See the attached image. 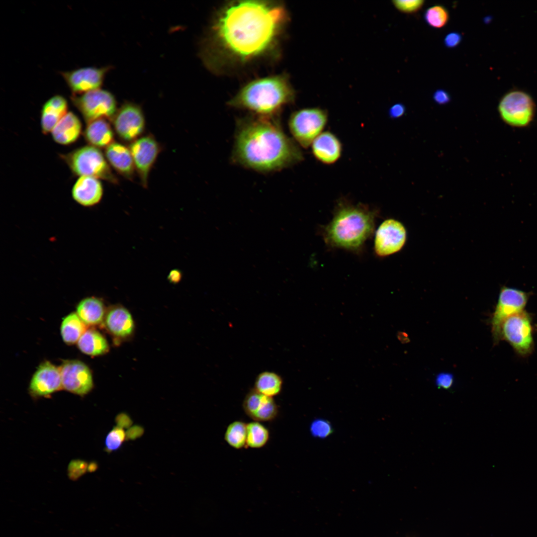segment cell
I'll return each mask as SVG.
<instances>
[{"instance_id": "1", "label": "cell", "mask_w": 537, "mask_h": 537, "mask_svg": "<svg viewBox=\"0 0 537 537\" xmlns=\"http://www.w3.org/2000/svg\"><path fill=\"white\" fill-rule=\"evenodd\" d=\"M287 20L286 10L280 4L258 0L228 4L211 25L203 44V59L219 51L240 62L259 58L272 49Z\"/></svg>"}, {"instance_id": "2", "label": "cell", "mask_w": 537, "mask_h": 537, "mask_svg": "<svg viewBox=\"0 0 537 537\" xmlns=\"http://www.w3.org/2000/svg\"><path fill=\"white\" fill-rule=\"evenodd\" d=\"M232 159L244 167L269 172L301 162L303 155L273 116L257 115L238 121Z\"/></svg>"}, {"instance_id": "3", "label": "cell", "mask_w": 537, "mask_h": 537, "mask_svg": "<svg viewBox=\"0 0 537 537\" xmlns=\"http://www.w3.org/2000/svg\"><path fill=\"white\" fill-rule=\"evenodd\" d=\"M376 215L377 211L366 204L340 199L333 218L323 230L326 243L334 247L358 250L372 234Z\"/></svg>"}, {"instance_id": "4", "label": "cell", "mask_w": 537, "mask_h": 537, "mask_svg": "<svg viewBox=\"0 0 537 537\" xmlns=\"http://www.w3.org/2000/svg\"><path fill=\"white\" fill-rule=\"evenodd\" d=\"M294 96L293 89L285 77L273 76L248 84L228 104L258 115L273 116L284 105L292 102Z\"/></svg>"}, {"instance_id": "5", "label": "cell", "mask_w": 537, "mask_h": 537, "mask_svg": "<svg viewBox=\"0 0 537 537\" xmlns=\"http://www.w3.org/2000/svg\"><path fill=\"white\" fill-rule=\"evenodd\" d=\"M62 156L75 175L92 177L113 183L118 182L106 159L98 148L85 146Z\"/></svg>"}, {"instance_id": "6", "label": "cell", "mask_w": 537, "mask_h": 537, "mask_svg": "<svg viewBox=\"0 0 537 537\" xmlns=\"http://www.w3.org/2000/svg\"><path fill=\"white\" fill-rule=\"evenodd\" d=\"M328 121L326 110L318 107H308L294 112L288 126L294 140L304 148L310 147L323 132Z\"/></svg>"}, {"instance_id": "7", "label": "cell", "mask_w": 537, "mask_h": 537, "mask_svg": "<svg viewBox=\"0 0 537 537\" xmlns=\"http://www.w3.org/2000/svg\"><path fill=\"white\" fill-rule=\"evenodd\" d=\"M534 327L531 315L524 310L504 321L500 331V341L508 342L519 356L525 357L534 349Z\"/></svg>"}, {"instance_id": "8", "label": "cell", "mask_w": 537, "mask_h": 537, "mask_svg": "<svg viewBox=\"0 0 537 537\" xmlns=\"http://www.w3.org/2000/svg\"><path fill=\"white\" fill-rule=\"evenodd\" d=\"M498 111L502 121L509 126L524 128L533 121L536 105L527 92L514 90L506 92L501 98Z\"/></svg>"}, {"instance_id": "9", "label": "cell", "mask_w": 537, "mask_h": 537, "mask_svg": "<svg viewBox=\"0 0 537 537\" xmlns=\"http://www.w3.org/2000/svg\"><path fill=\"white\" fill-rule=\"evenodd\" d=\"M71 99L87 123L101 118L111 120L118 109L114 96L100 89L72 94Z\"/></svg>"}, {"instance_id": "10", "label": "cell", "mask_w": 537, "mask_h": 537, "mask_svg": "<svg viewBox=\"0 0 537 537\" xmlns=\"http://www.w3.org/2000/svg\"><path fill=\"white\" fill-rule=\"evenodd\" d=\"M529 293L504 286L501 288L497 303L491 319L492 333L495 343L500 341L502 324L510 316L525 310Z\"/></svg>"}, {"instance_id": "11", "label": "cell", "mask_w": 537, "mask_h": 537, "mask_svg": "<svg viewBox=\"0 0 537 537\" xmlns=\"http://www.w3.org/2000/svg\"><path fill=\"white\" fill-rule=\"evenodd\" d=\"M116 134L123 141L133 142L143 133L145 119L141 107L126 102L117 109L111 120Z\"/></svg>"}, {"instance_id": "12", "label": "cell", "mask_w": 537, "mask_h": 537, "mask_svg": "<svg viewBox=\"0 0 537 537\" xmlns=\"http://www.w3.org/2000/svg\"><path fill=\"white\" fill-rule=\"evenodd\" d=\"M129 148L141 183L144 187H146L150 172L161 151L160 145L150 134L132 142Z\"/></svg>"}, {"instance_id": "13", "label": "cell", "mask_w": 537, "mask_h": 537, "mask_svg": "<svg viewBox=\"0 0 537 537\" xmlns=\"http://www.w3.org/2000/svg\"><path fill=\"white\" fill-rule=\"evenodd\" d=\"M406 237V230L400 222L393 219L384 220L375 233V253L386 257L398 252L405 245Z\"/></svg>"}, {"instance_id": "14", "label": "cell", "mask_w": 537, "mask_h": 537, "mask_svg": "<svg viewBox=\"0 0 537 537\" xmlns=\"http://www.w3.org/2000/svg\"><path fill=\"white\" fill-rule=\"evenodd\" d=\"M110 67H84L61 73L73 94L100 89Z\"/></svg>"}, {"instance_id": "15", "label": "cell", "mask_w": 537, "mask_h": 537, "mask_svg": "<svg viewBox=\"0 0 537 537\" xmlns=\"http://www.w3.org/2000/svg\"><path fill=\"white\" fill-rule=\"evenodd\" d=\"M62 387L68 391L83 396L92 388L90 371L83 362L77 360H67L60 368Z\"/></svg>"}, {"instance_id": "16", "label": "cell", "mask_w": 537, "mask_h": 537, "mask_svg": "<svg viewBox=\"0 0 537 537\" xmlns=\"http://www.w3.org/2000/svg\"><path fill=\"white\" fill-rule=\"evenodd\" d=\"M243 409L249 417L259 422L273 420L278 412V406L272 397L262 394L254 388L245 396Z\"/></svg>"}, {"instance_id": "17", "label": "cell", "mask_w": 537, "mask_h": 537, "mask_svg": "<svg viewBox=\"0 0 537 537\" xmlns=\"http://www.w3.org/2000/svg\"><path fill=\"white\" fill-rule=\"evenodd\" d=\"M62 387L60 369L49 361L42 363L33 375L29 386L35 396H47Z\"/></svg>"}, {"instance_id": "18", "label": "cell", "mask_w": 537, "mask_h": 537, "mask_svg": "<svg viewBox=\"0 0 537 537\" xmlns=\"http://www.w3.org/2000/svg\"><path fill=\"white\" fill-rule=\"evenodd\" d=\"M310 146L315 159L323 164H334L342 155L343 145L341 140L330 131H323Z\"/></svg>"}, {"instance_id": "19", "label": "cell", "mask_w": 537, "mask_h": 537, "mask_svg": "<svg viewBox=\"0 0 537 537\" xmlns=\"http://www.w3.org/2000/svg\"><path fill=\"white\" fill-rule=\"evenodd\" d=\"M103 192L102 185L98 179L82 176L73 185L72 196L73 199L80 205L90 207L99 203Z\"/></svg>"}, {"instance_id": "20", "label": "cell", "mask_w": 537, "mask_h": 537, "mask_svg": "<svg viewBox=\"0 0 537 537\" xmlns=\"http://www.w3.org/2000/svg\"><path fill=\"white\" fill-rule=\"evenodd\" d=\"M105 156L109 164L117 173L127 179H133L135 168L129 147L114 142L105 148Z\"/></svg>"}, {"instance_id": "21", "label": "cell", "mask_w": 537, "mask_h": 537, "mask_svg": "<svg viewBox=\"0 0 537 537\" xmlns=\"http://www.w3.org/2000/svg\"><path fill=\"white\" fill-rule=\"evenodd\" d=\"M67 100L62 96L55 95L43 104L41 112V128L43 134L51 132L59 121L68 111Z\"/></svg>"}, {"instance_id": "22", "label": "cell", "mask_w": 537, "mask_h": 537, "mask_svg": "<svg viewBox=\"0 0 537 537\" xmlns=\"http://www.w3.org/2000/svg\"><path fill=\"white\" fill-rule=\"evenodd\" d=\"M82 129V123L78 117L72 112H68L52 130V136L56 143L67 145L78 139Z\"/></svg>"}, {"instance_id": "23", "label": "cell", "mask_w": 537, "mask_h": 537, "mask_svg": "<svg viewBox=\"0 0 537 537\" xmlns=\"http://www.w3.org/2000/svg\"><path fill=\"white\" fill-rule=\"evenodd\" d=\"M90 145L96 148H106L114 142V133L107 119L94 120L87 123L84 132Z\"/></svg>"}, {"instance_id": "24", "label": "cell", "mask_w": 537, "mask_h": 537, "mask_svg": "<svg viewBox=\"0 0 537 537\" xmlns=\"http://www.w3.org/2000/svg\"><path fill=\"white\" fill-rule=\"evenodd\" d=\"M105 324L114 335L124 338L130 335L134 328V322L130 312L122 306L111 308L105 317Z\"/></svg>"}, {"instance_id": "25", "label": "cell", "mask_w": 537, "mask_h": 537, "mask_svg": "<svg viewBox=\"0 0 537 537\" xmlns=\"http://www.w3.org/2000/svg\"><path fill=\"white\" fill-rule=\"evenodd\" d=\"M77 314L86 324H98L102 322L104 317V305L98 298L87 297L78 304Z\"/></svg>"}, {"instance_id": "26", "label": "cell", "mask_w": 537, "mask_h": 537, "mask_svg": "<svg viewBox=\"0 0 537 537\" xmlns=\"http://www.w3.org/2000/svg\"><path fill=\"white\" fill-rule=\"evenodd\" d=\"M80 350L85 354L96 356L106 353L108 345L105 339L97 331H86L78 341Z\"/></svg>"}, {"instance_id": "27", "label": "cell", "mask_w": 537, "mask_h": 537, "mask_svg": "<svg viewBox=\"0 0 537 537\" xmlns=\"http://www.w3.org/2000/svg\"><path fill=\"white\" fill-rule=\"evenodd\" d=\"M282 385L283 380L279 374L265 371L257 376L254 389L262 394L273 398L280 393Z\"/></svg>"}, {"instance_id": "28", "label": "cell", "mask_w": 537, "mask_h": 537, "mask_svg": "<svg viewBox=\"0 0 537 537\" xmlns=\"http://www.w3.org/2000/svg\"><path fill=\"white\" fill-rule=\"evenodd\" d=\"M86 330V324L76 313H72L66 316L61 327L64 341L70 344L78 342Z\"/></svg>"}, {"instance_id": "29", "label": "cell", "mask_w": 537, "mask_h": 537, "mask_svg": "<svg viewBox=\"0 0 537 537\" xmlns=\"http://www.w3.org/2000/svg\"><path fill=\"white\" fill-rule=\"evenodd\" d=\"M224 438L232 448L240 449L246 446L247 424L241 421L231 423L227 427Z\"/></svg>"}, {"instance_id": "30", "label": "cell", "mask_w": 537, "mask_h": 537, "mask_svg": "<svg viewBox=\"0 0 537 537\" xmlns=\"http://www.w3.org/2000/svg\"><path fill=\"white\" fill-rule=\"evenodd\" d=\"M269 439V431L260 422L254 421L247 424L246 446L248 447L262 448L268 443Z\"/></svg>"}, {"instance_id": "31", "label": "cell", "mask_w": 537, "mask_h": 537, "mask_svg": "<svg viewBox=\"0 0 537 537\" xmlns=\"http://www.w3.org/2000/svg\"><path fill=\"white\" fill-rule=\"evenodd\" d=\"M424 18L426 22L431 27L440 28L445 26L448 22L449 13L444 6L435 5L426 9Z\"/></svg>"}, {"instance_id": "32", "label": "cell", "mask_w": 537, "mask_h": 537, "mask_svg": "<svg viewBox=\"0 0 537 537\" xmlns=\"http://www.w3.org/2000/svg\"><path fill=\"white\" fill-rule=\"evenodd\" d=\"M125 438L122 428L114 427L107 435L105 440V449L110 453L120 448Z\"/></svg>"}, {"instance_id": "33", "label": "cell", "mask_w": 537, "mask_h": 537, "mask_svg": "<svg viewBox=\"0 0 537 537\" xmlns=\"http://www.w3.org/2000/svg\"><path fill=\"white\" fill-rule=\"evenodd\" d=\"M395 7L406 14H413L419 11L424 4L423 0H396L392 1Z\"/></svg>"}, {"instance_id": "34", "label": "cell", "mask_w": 537, "mask_h": 537, "mask_svg": "<svg viewBox=\"0 0 537 537\" xmlns=\"http://www.w3.org/2000/svg\"><path fill=\"white\" fill-rule=\"evenodd\" d=\"M310 432L314 437L323 438L332 433V428L329 422L323 419H317L311 424Z\"/></svg>"}, {"instance_id": "35", "label": "cell", "mask_w": 537, "mask_h": 537, "mask_svg": "<svg viewBox=\"0 0 537 537\" xmlns=\"http://www.w3.org/2000/svg\"><path fill=\"white\" fill-rule=\"evenodd\" d=\"M87 462L84 460L76 459L71 461L68 467L69 477L72 480H76L88 470Z\"/></svg>"}, {"instance_id": "36", "label": "cell", "mask_w": 537, "mask_h": 537, "mask_svg": "<svg viewBox=\"0 0 537 537\" xmlns=\"http://www.w3.org/2000/svg\"><path fill=\"white\" fill-rule=\"evenodd\" d=\"M453 376L448 372H442L438 374L435 379V383L438 388L448 389L453 385Z\"/></svg>"}, {"instance_id": "37", "label": "cell", "mask_w": 537, "mask_h": 537, "mask_svg": "<svg viewBox=\"0 0 537 537\" xmlns=\"http://www.w3.org/2000/svg\"><path fill=\"white\" fill-rule=\"evenodd\" d=\"M461 40L462 35L460 33L451 32L445 36L444 42L446 47L453 48L457 47L461 42Z\"/></svg>"}, {"instance_id": "38", "label": "cell", "mask_w": 537, "mask_h": 537, "mask_svg": "<svg viewBox=\"0 0 537 537\" xmlns=\"http://www.w3.org/2000/svg\"><path fill=\"white\" fill-rule=\"evenodd\" d=\"M435 102L440 105H444L449 102L451 98L449 94L446 90H437L433 94Z\"/></svg>"}, {"instance_id": "39", "label": "cell", "mask_w": 537, "mask_h": 537, "mask_svg": "<svg viewBox=\"0 0 537 537\" xmlns=\"http://www.w3.org/2000/svg\"><path fill=\"white\" fill-rule=\"evenodd\" d=\"M405 107L402 103H396L390 108L389 115L392 118H399L405 114Z\"/></svg>"}, {"instance_id": "40", "label": "cell", "mask_w": 537, "mask_h": 537, "mask_svg": "<svg viewBox=\"0 0 537 537\" xmlns=\"http://www.w3.org/2000/svg\"><path fill=\"white\" fill-rule=\"evenodd\" d=\"M116 421L118 424V426L122 428L123 427H127L128 425L131 424V420L125 414H120L116 418Z\"/></svg>"}, {"instance_id": "41", "label": "cell", "mask_w": 537, "mask_h": 537, "mask_svg": "<svg viewBox=\"0 0 537 537\" xmlns=\"http://www.w3.org/2000/svg\"><path fill=\"white\" fill-rule=\"evenodd\" d=\"M181 276V273L178 270H173L170 272L168 278L171 282L175 283L179 281Z\"/></svg>"}, {"instance_id": "42", "label": "cell", "mask_w": 537, "mask_h": 537, "mask_svg": "<svg viewBox=\"0 0 537 537\" xmlns=\"http://www.w3.org/2000/svg\"><path fill=\"white\" fill-rule=\"evenodd\" d=\"M128 436L130 438H135L136 436H139L137 434L140 435L143 433V429L140 427L136 426L130 429Z\"/></svg>"}]
</instances>
